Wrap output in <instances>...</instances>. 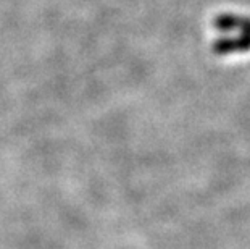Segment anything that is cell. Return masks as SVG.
I'll return each mask as SVG.
<instances>
[{
    "instance_id": "cell-1",
    "label": "cell",
    "mask_w": 250,
    "mask_h": 249,
    "mask_svg": "<svg viewBox=\"0 0 250 249\" xmlns=\"http://www.w3.org/2000/svg\"><path fill=\"white\" fill-rule=\"evenodd\" d=\"M246 52L250 50V36L239 34L237 38H221L216 39L213 44V52L218 55L231 54V52Z\"/></svg>"
},
{
    "instance_id": "cell-2",
    "label": "cell",
    "mask_w": 250,
    "mask_h": 249,
    "mask_svg": "<svg viewBox=\"0 0 250 249\" xmlns=\"http://www.w3.org/2000/svg\"><path fill=\"white\" fill-rule=\"evenodd\" d=\"M241 20H242V17H237V15L221 13L215 18V26L220 31H223V33H228V31L239 29V26H241Z\"/></svg>"
}]
</instances>
